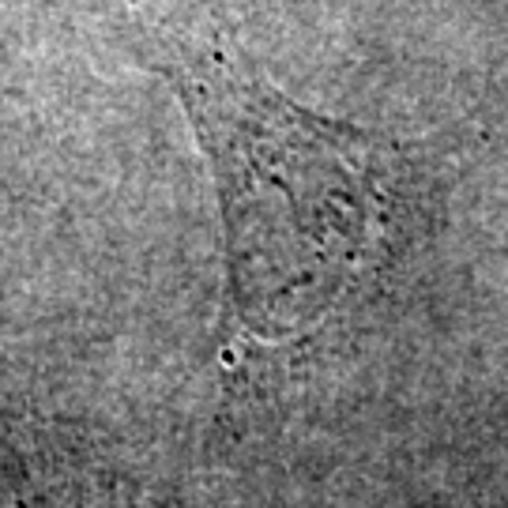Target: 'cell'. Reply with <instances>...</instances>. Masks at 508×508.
<instances>
[{"mask_svg":"<svg viewBox=\"0 0 508 508\" xmlns=\"http://www.w3.org/2000/svg\"><path fill=\"white\" fill-rule=\"evenodd\" d=\"M173 79L219 181L237 324L260 339L316 328L391 256L414 151L316 117L230 53H192Z\"/></svg>","mask_w":508,"mask_h":508,"instance_id":"6da1fadb","label":"cell"}]
</instances>
